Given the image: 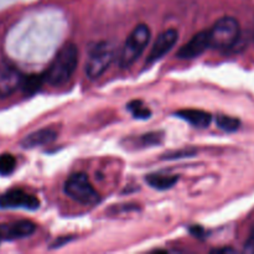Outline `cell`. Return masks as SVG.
<instances>
[{
  "label": "cell",
  "mask_w": 254,
  "mask_h": 254,
  "mask_svg": "<svg viewBox=\"0 0 254 254\" xmlns=\"http://www.w3.org/2000/svg\"><path fill=\"white\" fill-rule=\"evenodd\" d=\"M78 64V49L74 44H64L57 51L54 61L51 62L47 71L45 72L44 81L50 86L60 87L71 79Z\"/></svg>",
  "instance_id": "cell-1"
},
{
  "label": "cell",
  "mask_w": 254,
  "mask_h": 254,
  "mask_svg": "<svg viewBox=\"0 0 254 254\" xmlns=\"http://www.w3.org/2000/svg\"><path fill=\"white\" fill-rule=\"evenodd\" d=\"M241 35V26L237 19L232 16H223L213 24L208 30L210 47L216 50H228L235 46Z\"/></svg>",
  "instance_id": "cell-2"
},
{
  "label": "cell",
  "mask_w": 254,
  "mask_h": 254,
  "mask_svg": "<svg viewBox=\"0 0 254 254\" xmlns=\"http://www.w3.org/2000/svg\"><path fill=\"white\" fill-rule=\"evenodd\" d=\"M150 37L151 31L148 25L140 24L134 27V30L129 34L128 39L124 42L123 50L121 52L119 64L122 68H128L139 59V56L148 46Z\"/></svg>",
  "instance_id": "cell-3"
},
{
  "label": "cell",
  "mask_w": 254,
  "mask_h": 254,
  "mask_svg": "<svg viewBox=\"0 0 254 254\" xmlns=\"http://www.w3.org/2000/svg\"><path fill=\"white\" fill-rule=\"evenodd\" d=\"M64 191L68 197L84 206H93L101 197L84 173H74L66 180Z\"/></svg>",
  "instance_id": "cell-4"
},
{
  "label": "cell",
  "mask_w": 254,
  "mask_h": 254,
  "mask_svg": "<svg viewBox=\"0 0 254 254\" xmlns=\"http://www.w3.org/2000/svg\"><path fill=\"white\" fill-rule=\"evenodd\" d=\"M114 59V49L109 42H98L91 49L84 71L88 78L97 79L108 69Z\"/></svg>",
  "instance_id": "cell-5"
},
{
  "label": "cell",
  "mask_w": 254,
  "mask_h": 254,
  "mask_svg": "<svg viewBox=\"0 0 254 254\" xmlns=\"http://www.w3.org/2000/svg\"><path fill=\"white\" fill-rule=\"evenodd\" d=\"M39 207V198L21 189H12L0 196V208H24L34 211Z\"/></svg>",
  "instance_id": "cell-6"
},
{
  "label": "cell",
  "mask_w": 254,
  "mask_h": 254,
  "mask_svg": "<svg viewBox=\"0 0 254 254\" xmlns=\"http://www.w3.org/2000/svg\"><path fill=\"white\" fill-rule=\"evenodd\" d=\"M178 39L179 34L175 29H168L164 32H161L158 36V39H156V41L154 42L150 52H149L148 59H146V64L150 66V64H155L159 60L163 59L175 46Z\"/></svg>",
  "instance_id": "cell-7"
},
{
  "label": "cell",
  "mask_w": 254,
  "mask_h": 254,
  "mask_svg": "<svg viewBox=\"0 0 254 254\" xmlns=\"http://www.w3.org/2000/svg\"><path fill=\"white\" fill-rule=\"evenodd\" d=\"M207 49H210V37L208 30H202L197 32L188 44L184 45L178 52L179 59L191 60L202 55Z\"/></svg>",
  "instance_id": "cell-8"
},
{
  "label": "cell",
  "mask_w": 254,
  "mask_h": 254,
  "mask_svg": "<svg viewBox=\"0 0 254 254\" xmlns=\"http://www.w3.org/2000/svg\"><path fill=\"white\" fill-rule=\"evenodd\" d=\"M36 226L31 221H17V222L0 225V243L5 241H16L31 236Z\"/></svg>",
  "instance_id": "cell-9"
},
{
  "label": "cell",
  "mask_w": 254,
  "mask_h": 254,
  "mask_svg": "<svg viewBox=\"0 0 254 254\" xmlns=\"http://www.w3.org/2000/svg\"><path fill=\"white\" fill-rule=\"evenodd\" d=\"M22 74L12 66H0V98L9 97L21 84Z\"/></svg>",
  "instance_id": "cell-10"
},
{
  "label": "cell",
  "mask_w": 254,
  "mask_h": 254,
  "mask_svg": "<svg viewBox=\"0 0 254 254\" xmlns=\"http://www.w3.org/2000/svg\"><path fill=\"white\" fill-rule=\"evenodd\" d=\"M57 138V133L55 129L44 128L40 130L34 131L29 134L21 140V146L25 149L37 148V146H44L52 143Z\"/></svg>",
  "instance_id": "cell-11"
},
{
  "label": "cell",
  "mask_w": 254,
  "mask_h": 254,
  "mask_svg": "<svg viewBox=\"0 0 254 254\" xmlns=\"http://www.w3.org/2000/svg\"><path fill=\"white\" fill-rule=\"evenodd\" d=\"M174 116L197 128H207L212 122L211 113L201 111V109H181V111L175 112Z\"/></svg>",
  "instance_id": "cell-12"
},
{
  "label": "cell",
  "mask_w": 254,
  "mask_h": 254,
  "mask_svg": "<svg viewBox=\"0 0 254 254\" xmlns=\"http://www.w3.org/2000/svg\"><path fill=\"white\" fill-rule=\"evenodd\" d=\"M145 181L156 190H169V189L174 188L176 183L179 181V176L170 175V174H163V173H154L150 174L145 178Z\"/></svg>",
  "instance_id": "cell-13"
},
{
  "label": "cell",
  "mask_w": 254,
  "mask_h": 254,
  "mask_svg": "<svg viewBox=\"0 0 254 254\" xmlns=\"http://www.w3.org/2000/svg\"><path fill=\"white\" fill-rule=\"evenodd\" d=\"M42 82H45L42 74H29L27 77H22L20 87H21L22 92H24L25 94L31 96V94H34L37 89H40Z\"/></svg>",
  "instance_id": "cell-14"
},
{
  "label": "cell",
  "mask_w": 254,
  "mask_h": 254,
  "mask_svg": "<svg viewBox=\"0 0 254 254\" xmlns=\"http://www.w3.org/2000/svg\"><path fill=\"white\" fill-rule=\"evenodd\" d=\"M216 124H217L218 128L222 129L223 131H227V133H233V131L238 130L241 127L240 119L226 116V114H218L216 117Z\"/></svg>",
  "instance_id": "cell-15"
},
{
  "label": "cell",
  "mask_w": 254,
  "mask_h": 254,
  "mask_svg": "<svg viewBox=\"0 0 254 254\" xmlns=\"http://www.w3.org/2000/svg\"><path fill=\"white\" fill-rule=\"evenodd\" d=\"M164 133L163 131H151V133L143 134L140 138L135 139V145L138 148H148V146H155L163 143Z\"/></svg>",
  "instance_id": "cell-16"
},
{
  "label": "cell",
  "mask_w": 254,
  "mask_h": 254,
  "mask_svg": "<svg viewBox=\"0 0 254 254\" xmlns=\"http://www.w3.org/2000/svg\"><path fill=\"white\" fill-rule=\"evenodd\" d=\"M127 108L128 111L133 114L134 118L136 119H148L150 118L151 111L139 99H135V101H131L127 104Z\"/></svg>",
  "instance_id": "cell-17"
},
{
  "label": "cell",
  "mask_w": 254,
  "mask_h": 254,
  "mask_svg": "<svg viewBox=\"0 0 254 254\" xmlns=\"http://www.w3.org/2000/svg\"><path fill=\"white\" fill-rule=\"evenodd\" d=\"M16 168V159L11 154H1L0 155V175L7 176Z\"/></svg>",
  "instance_id": "cell-18"
},
{
  "label": "cell",
  "mask_w": 254,
  "mask_h": 254,
  "mask_svg": "<svg viewBox=\"0 0 254 254\" xmlns=\"http://www.w3.org/2000/svg\"><path fill=\"white\" fill-rule=\"evenodd\" d=\"M243 252L254 254V228L252 231H251L248 240L246 241L245 248H243Z\"/></svg>",
  "instance_id": "cell-19"
},
{
  "label": "cell",
  "mask_w": 254,
  "mask_h": 254,
  "mask_svg": "<svg viewBox=\"0 0 254 254\" xmlns=\"http://www.w3.org/2000/svg\"><path fill=\"white\" fill-rule=\"evenodd\" d=\"M193 153H195V150H193V149H186V150L174 153L173 155H171V154H168V155H166L165 154L164 159H176V158H184V156H192Z\"/></svg>",
  "instance_id": "cell-20"
},
{
  "label": "cell",
  "mask_w": 254,
  "mask_h": 254,
  "mask_svg": "<svg viewBox=\"0 0 254 254\" xmlns=\"http://www.w3.org/2000/svg\"><path fill=\"white\" fill-rule=\"evenodd\" d=\"M211 252L213 253H235L236 251L233 248H217V250H212Z\"/></svg>",
  "instance_id": "cell-21"
}]
</instances>
